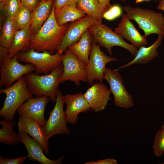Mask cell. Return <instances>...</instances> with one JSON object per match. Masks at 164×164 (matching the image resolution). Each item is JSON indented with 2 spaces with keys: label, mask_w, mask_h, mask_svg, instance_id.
Wrapping results in <instances>:
<instances>
[{
  "label": "cell",
  "mask_w": 164,
  "mask_h": 164,
  "mask_svg": "<svg viewBox=\"0 0 164 164\" xmlns=\"http://www.w3.org/2000/svg\"><path fill=\"white\" fill-rule=\"evenodd\" d=\"M68 26L67 24L59 25L55 17L53 4L49 16L39 30L32 34L29 49L36 51H47L52 54L57 52Z\"/></svg>",
  "instance_id": "cell-1"
},
{
  "label": "cell",
  "mask_w": 164,
  "mask_h": 164,
  "mask_svg": "<svg viewBox=\"0 0 164 164\" xmlns=\"http://www.w3.org/2000/svg\"><path fill=\"white\" fill-rule=\"evenodd\" d=\"M63 68L62 63L48 74L39 75L32 72L25 75L30 92L36 97L46 96L53 102H55Z\"/></svg>",
  "instance_id": "cell-2"
},
{
  "label": "cell",
  "mask_w": 164,
  "mask_h": 164,
  "mask_svg": "<svg viewBox=\"0 0 164 164\" xmlns=\"http://www.w3.org/2000/svg\"><path fill=\"white\" fill-rule=\"evenodd\" d=\"M6 97L0 110V117L8 121H13L17 110L24 102L33 97L29 91L24 76L11 86L0 90Z\"/></svg>",
  "instance_id": "cell-3"
},
{
  "label": "cell",
  "mask_w": 164,
  "mask_h": 164,
  "mask_svg": "<svg viewBox=\"0 0 164 164\" xmlns=\"http://www.w3.org/2000/svg\"><path fill=\"white\" fill-rule=\"evenodd\" d=\"M123 9L129 19L138 24L145 36L155 34L164 36V15L162 13L129 5H125Z\"/></svg>",
  "instance_id": "cell-4"
},
{
  "label": "cell",
  "mask_w": 164,
  "mask_h": 164,
  "mask_svg": "<svg viewBox=\"0 0 164 164\" xmlns=\"http://www.w3.org/2000/svg\"><path fill=\"white\" fill-rule=\"evenodd\" d=\"M93 41L105 48L109 54L112 56V48L118 46L129 51L132 56L135 57L138 50L137 47L126 42L123 38L106 25L99 22L90 26L88 29Z\"/></svg>",
  "instance_id": "cell-5"
},
{
  "label": "cell",
  "mask_w": 164,
  "mask_h": 164,
  "mask_svg": "<svg viewBox=\"0 0 164 164\" xmlns=\"http://www.w3.org/2000/svg\"><path fill=\"white\" fill-rule=\"evenodd\" d=\"M64 54L58 52L52 54L47 51L38 52L33 49L17 54L19 62L30 63L35 66V73L48 74L62 63Z\"/></svg>",
  "instance_id": "cell-6"
},
{
  "label": "cell",
  "mask_w": 164,
  "mask_h": 164,
  "mask_svg": "<svg viewBox=\"0 0 164 164\" xmlns=\"http://www.w3.org/2000/svg\"><path fill=\"white\" fill-rule=\"evenodd\" d=\"M64 95L58 89L56 99L53 110L51 112L46 124L42 127L44 133L48 139L58 134H70L67 126V118L64 111Z\"/></svg>",
  "instance_id": "cell-7"
},
{
  "label": "cell",
  "mask_w": 164,
  "mask_h": 164,
  "mask_svg": "<svg viewBox=\"0 0 164 164\" xmlns=\"http://www.w3.org/2000/svg\"><path fill=\"white\" fill-rule=\"evenodd\" d=\"M100 47L93 41L88 62L86 66L87 82L90 85L94 80L102 83L106 64L119 60L107 55L101 50Z\"/></svg>",
  "instance_id": "cell-8"
},
{
  "label": "cell",
  "mask_w": 164,
  "mask_h": 164,
  "mask_svg": "<svg viewBox=\"0 0 164 164\" xmlns=\"http://www.w3.org/2000/svg\"><path fill=\"white\" fill-rule=\"evenodd\" d=\"M0 87H8L26 74L35 71L36 67L32 64L26 63L25 64L19 63L17 54L12 58L9 56L0 65Z\"/></svg>",
  "instance_id": "cell-9"
},
{
  "label": "cell",
  "mask_w": 164,
  "mask_h": 164,
  "mask_svg": "<svg viewBox=\"0 0 164 164\" xmlns=\"http://www.w3.org/2000/svg\"><path fill=\"white\" fill-rule=\"evenodd\" d=\"M104 78L109 84L110 91L114 97L116 106L128 108L134 105L132 97L127 90L118 69L111 70L106 68Z\"/></svg>",
  "instance_id": "cell-10"
},
{
  "label": "cell",
  "mask_w": 164,
  "mask_h": 164,
  "mask_svg": "<svg viewBox=\"0 0 164 164\" xmlns=\"http://www.w3.org/2000/svg\"><path fill=\"white\" fill-rule=\"evenodd\" d=\"M62 63L63 71L60 84L70 80L77 86L80 82H87L86 66L67 49L64 54Z\"/></svg>",
  "instance_id": "cell-11"
},
{
  "label": "cell",
  "mask_w": 164,
  "mask_h": 164,
  "mask_svg": "<svg viewBox=\"0 0 164 164\" xmlns=\"http://www.w3.org/2000/svg\"><path fill=\"white\" fill-rule=\"evenodd\" d=\"M99 22L95 19L87 15L72 22L68 26L57 52L63 54L69 46L77 42L90 26Z\"/></svg>",
  "instance_id": "cell-12"
},
{
  "label": "cell",
  "mask_w": 164,
  "mask_h": 164,
  "mask_svg": "<svg viewBox=\"0 0 164 164\" xmlns=\"http://www.w3.org/2000/svg\"><path fill=\"white\" fill-rule=\"evenodd\" d=\"M50 100L46 96L33 97L24 102L16 112L19 116L30 117L44 127L46 121L44 116L45 109Z\"/></svg>",
  "instance_id": "cell-13"
},
{
  "label": "cell",
  "mask_w": 164,
  "mask_h": 164,
  "mask_svg": "<svg viewBox=\"0 0 164 164\" xmlns=\"http://www.w3.org/2000/svg\"><path fill=\"white\" fill-rule=\"evenodd\" d=\"M19 142L25 146L27 152V157L29 160L37 161L41 164H60L64 157L61 156L55 160L47 157L43 153V148L41 145L36 139L29 136L28 134L19 131L18 133Z\"/></svg>",
  "instance_id": "cell-14"
},
{
  "label": "cell",
  "mask_w": 164,
  "mask_h": 164,
  "mask_svg": "<svg viewBox=\"0 0 164 164\" xmlns=\"http://www.w3.org/2000/svg\"><path fill=\"white\" fill-rule=\"evenodd\" d=\"M111 92L104 84L97 82L88 88L84 96L88 103L91 110L95 112L104 110L109 101Z\"/></svg>",
  "instance_id": "cell-15"
},
{
  "label": "cell",
  "mask_w": 164,
  "mask_h": 164,
  "mask_svg": "<svg viewBox=\"0 0 164 164\" xmlns=\"http://www.w3.org/2000/svg\"><path fill=\"white\" fill-rule=\"evenodd\" d=\"M64 101L66 105L65 112L68 124H75L80 113H86L91 110L84 94L81 92L73 94H67L64 96Z\"/></svg>",
  "instance_id": "cell-16"
},
{
  "label": "cell",
  "mask_w": 164,
  "mask_h": 164,
  "mask_svg": "<svg viewBox=\"0 0 164 164\" xmlns=\"http://www.w3.org/2000/svg\"><path fill=\"white\" fill-rule=\"evenodd\" d=\"M18 130L29 134L42 146L44 152H49V139L45 135L42 127L35 120L29 117H19Z\"/></svg>",
  "instance_id": "cell-17"
},
{
  "label": "cell",
  "mask_w": 164,
  "mask_h": 164,
  "mask_svg": "<svg viewBox=\"0 0 164 164\" xmlns=\"http://www.w3.org/2000/svg\"><path fill=\"white\" fill-rule=\"evenodd\" d=\"M114 31L137 48L148 44L146 36L139 33L126 14L122 15L120 22L114 28Z\"/></svg>",
  "instance_id": "cell-18"
},
{
  "label": "cell",
  "mask_w": 164,
  "mask_h": 164,
  "mask_svg": "<svg viewBox=\"0 0 164 164\" xmlns=\"http://www.w3.org/2000/svg\"><path fill=\"white\" fill-rule=\"evenodd\" d=\"M158 36L157 39L152 44L147 47L144 46L140 47L134 58L127 64L120 66L119 68H124L135 64L145 65L155 58L159 55L157 49L160 46L164 37L162 36Z\"/></svg>",
  "instance_id": "cell-19"
},
{
  "label": "cell",
  "mask_w": 164,
  "mask_h": 164,
  "mask_svg": "<svg viewBox=\"0 0 164 164\" xmlns=\"http://www.w3.org/2000/svg\"><path fill=\"white\" fill-rule=\"evenodd\" d=\"M93 41L88 29L77 42L69 46L67 49L86 66L88 62Z\"/></svg>",
  "instance_id": "cell-20"
},
{
  "label": "cell",
  "mask_w": 164,
  "mask_h": 164,
  "mask_svg": "<svg viewBox=\"0 0 164 164\" xmlns=\"http://www.w3.org/2000/svg\"><path fill=\"white\" fill-rule=\"evenodd\" d=\"M54 0L43 1L32 12L30 28L32 34L36 33L48 18Z\"/></svg>",
  "instance_id": "cell-21"
},
{
  "label": "cell",
  "mask_w": 164,
  "mask_h": 164,
  "mask_svg": "<svg viewBox=\"0 0 164 164\" xmlns=\"http://www.w3.org/2000/svg\"><path fill=\"white\" fill-rule=\"evenodd\" d=\"M32 33L30 27L17 30L9 49V56L12 58L20 52L29 49Z\"/></svg>",
  "instance_id": "cell-22"
},
{
  "label": "cell",
  "mask_w": 164,
  "mask_h": 164,
  "mask_svg": "<svg viewBox=\"0 0 164 164\" xmlns=\"http://www.w3.org/2000/svg\"><path fill=\"white\" fill-rule=\"evenodd\" d=\"M77 2L68 4L55 12V18L59 25H62L69 22L74 21L87 15L84 12L77 7Z\"/></svg>",
  "instance_id": "cell-23"
},
{
  "label": "cell",
  "mask_w": 164,
  "mask_h": 164,
  "mask_svg": "<svg viewBox=\"0 0 164 164\" xmlns=\"http://www.w3.org/2000/svg\"><path fill=\"white\" fill-rule=\"evenodd\" d=\"M76 6L87 15L100 23L102 22L104 14L109 8L102 5L98 0H77Z\"/></svg>",
  "instance_id": "cell-24"
},
{
  "label": "cell",
  "mask_w": 164,
  "mask_h": 164,
  "mask_svg": "<svg viewBox=\"0 0 164 164\" xmlns=\"http://www.w3.org/2000/svg\"><path fill=\"white\" fill-rule=\"evenodd\" d=\"M17 30L15 19H5L2 26L0 46L9 49Z\"/></svg>",
  "instance_id": "cell-25"
},
{
  "label": "cell",
  "mask_w": 164,
  "mask_h": 164,
  "mask_svg": "<svg viewBox=\"0 0 164 164\" xmlns=\"http://www.w3.org/2000/svg\"><path fill=\"white\" fill-rule=\"evenodd\" d=\"M15 121H8L5 120H1L0 124L2 126L0 129V142L5 145L15 146L19 142L18 133L13 129L15 124Z\"/></svg>",
  "instance_id": "cell-26"
},
{
  "label": "cell",
  "mask_w": 164,
  "mask_h": 164,
  "mask_svg": "<svg viewBox=\"0 0 164 164\" xmlns=\"http://www.w3.org/2000/svg\"><path fill=\"white\" fill-rule=\"evenodd\" d=\"M20 0H4L0 2V8L5 19H15L20 9Z\"/></svg>",
  "instance_id": "cell-27"
},
{
  "label": "cell",
  "mask_w": 164,
  "mask_h": 164,
  "mask_svg": "<svg viewBox=\"0 0 164 164\" xmlns=\"http://www.w3.org/2000/svg\"><path fill=\"white\" fill-rule=\"evenodd\" d=\"M32 12L21 5L15 19L18 30L30 27Z\"/></svg>",
  "instance_id": "cell-28"
},
{
  "label": "cell",
  "mask_w": 164,
  "mask_h": 164,
  "mask_svg": "<svg viewBox=\"0 0 164 164\" xmlns=\"http://www.w3.org/2000/svg\"><path fill=\"white\" fill-rule=\"evenodd\" d=\"M153 149L154 154L157 157H160L164 154V130L161 128L155 134Z\"/></svg>",
  "instance_id": "cell-29"
},
{
  "label": "cell",
  "mask_w": 164,
  "mask_h": 164,
  "mask_svg": "<svg viewBox=\"0 0 164 164\" xmlns=\"http://www.w3.org/2000/svg\"><path fill=\"white\" fill-rule=\"evenodd\" d=\"M121 13V9L119 5H111L104 13L103 18L107 20H112L120 16Z\"/></svg>",
  "instance_id": "cell-30"
},
{
  "label": "cell",
  "mask_w": 164,
  "mask_h": 164,
  "mask_svg": "<svg viewBox=\"0 0 164 164\" xmlns=\"http://www.w3.org/2000/svg\"><path fill=\"white\" fill-rule=\"evenodd\" d=\"M27 157V156H21L15 159H9L4 158L0 155V164H21Z\"/></svg>",
  "instance_id": "cell-31"
},
{
  "label": "cell",
  "mask_w": 164,
  "mask_h": 164,
  "mask_svg": "<svg viewBox=\"0 0 164 164\" xmlns=\"http://www.w3.org/2000/svg\"><path fill=\"white\" fill-rule=\"evenodd\" d=\"M21 5L32 11L38 5L39 0H20Z\"/></svg>",
  "instance_id": "cell-32"
},
{
  "label": "cell",
  "mask_w": 164,
  "mask_h": 164,
  "mask_svg": "<svg viewBox=\"0 0 164 164\" xmlns=\"http://www.w3.org/2000/svg\"><path fill=\"white\" fill-rule=\"evenodd\" d=\"M77 0H54L55 12H57L64 6Z\"/></svg>",
  "instance_id": "cell-33"
},
{
  "label": "cell",
  "mask_w": 164,
  "mask_h": 164,
  "mask_svg": "<svg viewBox=\"0 0 164 164\" xmlns=\"http://www.w3.org/2000/svg\"><path fill=\"white\" fill-rule=\"evenodd\" d=\"M117 160L111 158H108L96 161H90L84 163V164H117Z\"/></svg>",
  "instance_id": "cell-34"
},
{
  "label": "cell",
  "mask_w": 164,
  "mask_h": 164,
  "mask_svg": "<svg viewBox=\"0 0 164 164\" xmlns=\"http://www.w3.org/2000/svg\"><path fill=\"white\" fill-rule=\"evenodd\" d=\"M9 49L0 46V66L9 56Z\"/></svg>",
  "instance_id": "cell-35"
},
{
  "label": "cell",
  "mask_w": 164,
  "mask_h": 164,
  "mask_svg": "<svg viewBox=\"0 0 164 164\" xmlns=\"http://www.w3.org/2000/svg\"><path fill=\"white\" fill-rule=\"evenodd\" d=\"M100 3L103 6L110 8L111 6L110 1L111 0H98Z\"/></svg>",
  "instance_id": "cell-36"
},
{
  "label": "cell",
  "mask_w": 164,
  "mask_h": 164,
  "mask_svg": "<svg viewBox=\"0 0 164 164\" xmlns=\"http://www.w3.org/2000/svg\"><path fill=\"white\" fill-rule=\"evenodd\" d=\"M157 8L164 11V0H160L159 1Z\"/></svg>",
  "instance_id": "cell-37"
},
{
  "label": "cell",
  "mask_w": 164,
  "mask_h": 164,
  "mask_svg": "<svg viewBox=\"0 0 164 164\" xmlns=\"http://www.w3.org/2000/svg\"><path fill=\"white\" fill-rule=\"evenodd\" d=\"M144 1H145V0H136L135 3H140Z\"/></svg>",
  "instance_id": "cell-38"
},
{
  "label": "cell",
  "mask_w": 164,
  "mask_h": 164,
  "mask_svg": "<svg viewBox=\"0 0 164 164\" xmlns=\"http://www.w3.org/2000/svg\"><path fill=\"white\" fill-rule=\"evenodd\" d=\"M161 128L164 130V123L162 125Z\"/></svg>",
  "instance_id": "cell-39"
},
{
  "label": "cell",
  "mask_w": 164,
  "mask_h": 164,
  "mask_svg": "<svg viewBox=\"0 0 164 164\" xmlns=\"http://www.w3.org/2000/svg\"><path fill=\"white\" fill-rule=\"evenodd\" d=\"M127 0H122V1L123 2H126V1H127Z\"/></svg>",
  "instance_id": "cell-40"
},
{
  "label": "cell",
  "mask_w": 164,
  "mask_h": 164,
  "mask_svg": "<svg viewBox=\"0 0 164 164\" xmlns=\"http://www.w3.org/2000/svg\"><path fill=\"white\" fill-rule=\"evenodd\" d=\"M40 2L41 1H47V0H40Z\"/></svg>",
  "instance_id": "cell-41"
},
{
  "label": "cell",
  "mask_w": 164,
  "mask_h": 164,
  "mask_svg": "<svg viewBox=\"0 0 164 164\" xmlns=\"http://www.w3.org/2000/svg\"><path fill=\"white\" fill-rule=\"evenodd\" d=\"M4 0H0V2H2L3 1H4Z\"/></svg>",
  "instance_id": "cell-42"
},
{
  "label": "cell",
  "mask_w": 164,
  "mask_h": 164,
  "mask_svg": "<svg viewBox=\"0 0 164 164\" xmlns=\"http://www.w3.org/2000/svg\"><path fill=\"white\" fill-rule=\"evenodd\" d=\"M149 0H145V1H149Z\"/></svg>",
  "instance_id": "cell-43"
},
{
  "label": "cell",
  "mask_w": 164,
  "mask_h": 164,
  "mask_svg": "<svg viewBox=\"0 0 164 164\" xmlns=\"http://www.w3.org/2000/svg\"><path fill=\"white\" fill-rule=\"evenodd\" d=\"M155 0V1H158V0Z\"/></svg>",
  "instance_id": "cell-44"
},
{
  "label": "cell",
  "mask_w": 164,
  "mask_h": 164,
  "mask_svg": "<svg viewBox=\"0 0 164 164\" xmlns=\"http://www.w3.org/2000/svg\"><path fill=\"white\" fill-rule=\"evenodd\" d=\"M162 164H164V162L162 163Z\"/></svg>",
  "instance_id": "cell-45"
}]
</instances>
